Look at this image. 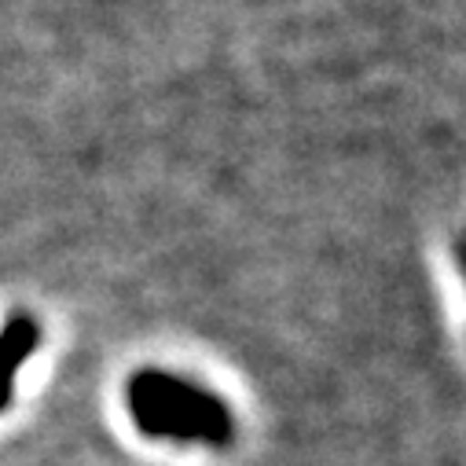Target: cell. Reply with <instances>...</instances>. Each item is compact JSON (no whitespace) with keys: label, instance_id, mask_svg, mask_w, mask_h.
Masks as SVG:
<instances>
[{"label":"cell","instance_id":"cell-1","mask_svg":"<svg viewBox=\"0 0 466 466\" xmlns=\"http://www.w3.org/2000/svg\"><path fill=\"white\" fill-rule=\"evenodd\" d=\"M129 404L147 433L180 437V441H213V444L228 441L224 408L209 393H202L180 379L147 371V375L133 379Z\"/></svg>","mask_w":466,"mask_h":466}]
</instances>
